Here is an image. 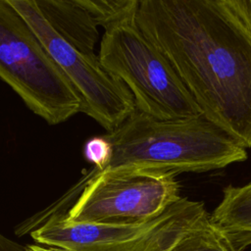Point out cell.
<instances>
[{"label":"cell","mask_w":251,"mask_h":251,"mask_svg":"<svg viewBox=\"0 0 251 251\" xmlns=\"http://www.w3.org/2000/svg\"><path fill=\"white\" fill-rule=\"evenodd\" d=\"M210 219L234 245L243 251L251 245V182L242 186L228 185Z\"/></svg>","instance_id":"obj_9"},{"label":"cell","mask_w":251,"mask_h":251,"mask_svg":"<svg viewBox=\"0 0 251 251\" xmlns=\"http://www.w3.org/2000/svg\"><path fill=\"white\" fill-rule=\"evenodd\" d=\"M180 197L176 176L139 171L101 173L86 182L66 217L75 223H141L157 218Z\"/></svg>","instance_id":"obj_7"},{"label":"cell","mask_w":251,"mask_h":251,"mask_svg":"<svg viewBox=\"0 0 251 251\" xmlns=\"http://www.w3.org/2000/svg\"><path fill=\"white\" fill-rule=\"evenodd\" d=\"M135 23L202 117L251 148V19L239 0H139Z\"/></svg>","instance_id":"obj_1"},{"label":"cell","mask_w":251,"mask_h":251,"mask_svg":"<svg viewBox=\"0 0 251 251\" xmlns=\"http://www.w3.org/2000/svg\"><path fill=\"white\" fill-rule=\"evenodd\" d=\"M85 9L104 29L134 19L139 0H80Z\"/></svg>","instance_id":"obj_11"},{"label":"cell","mask_w":251,"mask_h":251,"mask_svg":"<svg viewBox=\"0 0 251 251\" xmlns=\"http://www.w3.org/2000/svg\"><path fill=\"white\" fill-rule=\"evenodd\" d=\"M0 251H25V247L0 233Z\"/></svg>","instance_id":"obj_13"},{"label":"cell","mask_w":251,"mask_h":251,"mask_svg":"<svg viewBox=\"0 0 251 251\" xmlns=\"http://www.w3.org/2000/svg\"><path fill=\"white\" fill-rule=\"evenodd\" d=\"M40 13L67 43L89 57H96L98 25L80 0H34Z\"/></svg>","instance_id":"obj_8"},{"label":"cell","mask_w":251,"mask_h":251,"mask_svg":"<svg viewBox=\"0 0 251 251\" xmlns=\"http://www.w3.org/2000/svg\"><path fill=\"white\" fill-rule=\"evenodd\" d=\"M209 215L202 202L180 197L157 218L135 224L75 223L56 214L30 236L38 244L71 251H170Z\"/></svg>","instance_id":"obj_5"},{"label":"cell","mask_w":251,"mask_h":251,"mask_svg":"<svg viewBox=\"0 0 251 251\" xmlns=\"http://www.w3.org/2000/svg\"><path fill=\"white\" fill-rule=\"evenodd\" d=\"M112 155L111 143L103 136H95L88 139L83 146L84 158L93 166L86 174L93 175L104 170Z\"/></svg>","instance_id":"obj_12"},{"label":"cell","mask_w":251,"mask_h":251,"mask_svg":"<svg viewBox=\"0 0 251 251\" xmlns=\"http://www.w3.org/2000/svg\"><path fill=\"white\" fill-rule=\"evenodd\" d=\"M170 251H237L211 222L210 215L183 234Z\"/></svg>","instance_id":"obj_10"},{"label":"cell","mask_w":251,"mask_h":251,"mask_svg":"<svg viewBox=\"0 0 251 251\" xmlns=\"http://www.w3.org/2000/svg\"><path fill=\"white\" fill-rule=\"evenodd\" d=\"M9 3L25 20L71 81L80 97L82 113L110 132L136 111L129 89L102 68L97 56L82 54L57 34L34 0H9Z\"/></svg>","instance_id":"obj_6"},{"label":"cell","mask_w":251,"mask_h":251,"mask_svg":"<svg viewBox=\"0 0 251 251\" xmlns=\"http://www.w3.org/2000/svg\"><path fill=\"white\" fill-rule=\"evenodd\" d=\"M104 137L112 155L103 171L83 175L69 192L78 198L94 176L114 171H139L176 176L205 173L247 159V151L203 117L164 121L135 111Z\"/></svg>","instance_id":"obj_2"},{"label":"cell","mask_w":251,"mask_h":251,"mask_svg":"<svg viewBox=\"0 0 251 251\" xmlns=\"http://www.w3.org/2000/svg\"><path fill=\"white\" fill-rule=\"evenodd\" d=\"M25 251H71L69 249L57 247V246H49L43 244H28L25 246Z\"/></svg>","instance_id":"obj_14"},{"label":"cell","mask_w":251,"mask_h":251,"mask_svg":"<svg viewBox=\"0 0 251 251\" xmlns=\"http://www.w3.org/2000/svg\"><path fill=\"white\" fill-rule=\"evenodd\" d=\"M98 59L107 73L129 89L136 111L164 121L202 117L169 61L138 28L135 18L104 29Z\"/></svg>","instance_id":"obj_3"},{"label":"cell","mask_w":251,"mask_h":251,"mask_svg":"<svg viewBox=\"0 0 251 251\" xmlns=\"http://www.w3.org/2000/svg\"><path fill=\"white\" fill-rule=\"evenodd\" d=\"M239 3L251 19V0H239Z\"/></svg>","instance_id":"obj_15"},{"label":"cell","mask_w":251,"mask_h":251,"mask_svg":"<svg viewBox=\"0 0 251 251\" xmlns=\"http://www.w3.org/2000/svg\"><path fill=\"white\" fill-rule=\"evenodd\" d=\"M0 79L49 125L81 112L76 90L9 0H0Z\"/></svg>","instance_id":"obj_4"}]
</instances>
